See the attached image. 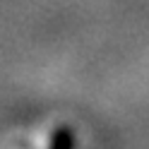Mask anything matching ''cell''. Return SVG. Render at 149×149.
Returning <instances> with one entry per match:
<instances>
[{
  "label": "cell",
  "instance_id": "1",
  "mask_svg": "<svg viewBox=\"0 0 149 149\" xmlns=\"http://www.w3.org/2000/svg\"><path fill=\"white\" fill-rule=\"evenodd\" d=\"M53 149H72V137L70 135H60L58 139H55Z\"/></svg>",
  "mask_w": 149,
  "mask_h": 149
}]
</instances>
